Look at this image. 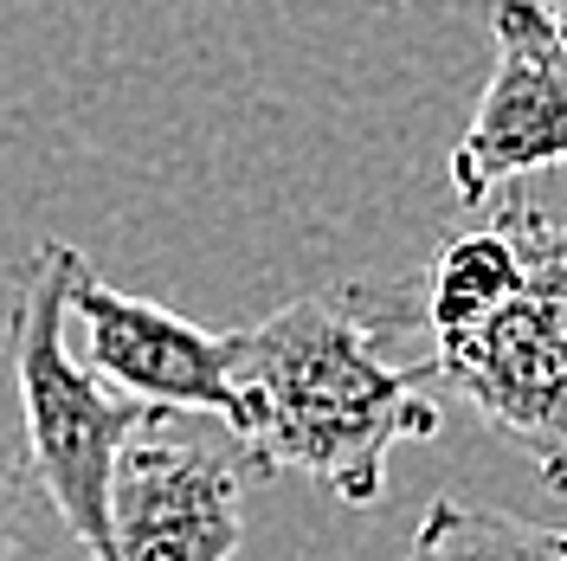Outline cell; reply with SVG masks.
Masks as SVG:
<instances>
[{
	"mask_svg": "<svg viewBox=\"0 0 567 561\" xmlns=\"http://www.w3.org/2000/svg\"><path fill=\"white\" fill-rule=\"evenodd\" d=\"M393 323L400 316L361 284H336L233 329V375L246 394L233 439L258 478L303 471L349 510L388 503V458L439 432L425 361H393L381 343Z\"/></svg>",
	"mask_w": 567,
	"mask_h": 561,
	"instance_id": "cell-1",
	"label": "cell"
},
{
	"mask_svg": "<svg viewBox=\"0 0 567 561\" xmlns=\"http://www.w3.org/2000/svg\"><path fill=\"white\" fill-rule=\"evenodd\" d=\"M413 323L432 343L425 375L567 497V220L509 187L471 207L432 252Z\"/></svg>",
	"mask_w": 567,
	"mask_h": 561,
	"instance_id": "cell-2",
	"label": "cell"
},
{
	"mask_svg": "<svg viewBox=\"0 0 567 561\" xmlns=\"http://www.w3.org/2000/svg\"><path fill=\"white\" fill-rule=\"evenodd\" d=\"M91 272V258L65 239H39L33 258L13 278V310H7V368L20 394V439L33 458V484L45 503L65 517L71 542L91 561H116L110 549V478L116 458L142 426L162 414L123 400L104 387L78 355H71V284Z\"/></svg>",
	"mask_w": 567,
	"mask_h": 561,
	"instance_id": "cell-3",
	"label": "cell"
},
{
	"mask_svg": "<svg viewBox=\"0 0 567 561\" xmlns=\"http://www.w3.org/2000/svg\"><path fill=\"white\" fill-rule=\"evenodd\" d=\"M181 414L142 426L110 478L116 561H233L246 542V446L181 432Z\"/></svg>",
	"mask_w": 567,
	"mask_h": 561,
	"instance_id": "cell-4",
	"label": "cell"
},
{
	"mask_svg": "<svg viewBox=\"0 0 567 561\" xmlns=\"http://www.w3.org/2000/svg\"><path fill=\"white\" fill-rule=\"evenodd\" d=\"M491 39V84L452 142V194L464 207L567 162V0H496Z\"/></svg>",
	"mask_w": 567,
	"mask_h": 561,
	"instance_id": "cell-5",
	"label": "cell"
},
{
	"mask_svg": "<svg viewBox=\"0 0 567 561\" xmlns=\"http://www.w3.org/2000/svg\"><path fill=\"white\" fill-rule=\"evenodd\" d=\"M71 323L84 336V368L123 400L155 414H207L226 432L246 420V394L233 375V329H200L155 297H130L97 272L71 284Z\"/></svg>",
	"mask_w": 567,
	"mask_h": 561,
	"instance_id": "cell-6",
	"label": "cell"
},
{
	"mask_svg": "<svg viewBox=\"0 0 567 561\" xmlns=\"http://www.w3.org/2000/svg\"><path fill=\"white\" fill-rule=\"evenodd\" d=\"M406 561H567V529L523 523L464 497H432L406 542Z\"/></svg>",
	"mask_w": 567,
	"mask_h": 561,
	"instance_id": "cell-7",
	"label": "cell"
},
{
	"mask_svg": "<svg viewBox=\"0 0 567 561\" xmlns=\"http://www.w3.org/2000/svg\"><path fill=\"white\" fill-rule=\"evenodd\" d=\"M33 458L20 439V420L0 414V561H13L20 536H27V510H33Z\"/></svg>",
	"mask_w": 567,
	"mask_h": 561,
	"instance_id": "cell-8",
	"label": "cell"
}]
</instances>
